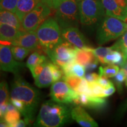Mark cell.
I'll list each match as a JSON object with an SVG mask.
<instances>
[{
	"label": "cell",
	"mask_w": 127,
	"mask_h": 127,
	"mask_svg": "<svg viewBox=\"0 0 127 127\" xmlns=\"http://www.w3.org/2000/svg\"><path fill=\"white\" fill-rule=\"evenodd\" d=\"M11 98L23 103L24 111L21 115L27 125L34 123L40 104L41 93L19 75H16L11 84Z\"/></svg>",
	"instance_id": "1"
},
{
	"label": "cell",
	"mask_w": 127,
	"mask_h": 127,
	"mask_svg": "<svg viewBox=\"0 0 127 127\" xmlns=\"http://www.w3.org/2000/svg\"><path fill=\"white\" fill-rule=\"evenodd\" d=\"M67 104L48 100L42 103L34 127H63L71 121V109Z\"/></svg>",
	"instance_id": "2"
},
{
	"label": "cell",
	"mask_w": 127,
	"mask_h": 127,
	"mask_svg": "<svg viewBox=\"0 0 127 127\" xmlns=\"http://www.w3.org/2000/svg\"><path fill=\"white\" fill-rule=\"evenodd\" d=\"M127 31L126 22L105 15L97 25L96 42L98 45H103L121 37Z\"/></svg>",
	"instance_id": "3"
},
{
	"label": "cell",
	"mask_w": 127,
	"mask_h": 127,
	"mask_svg": "<svg viewBox=\"0 0 127 127\" xmlns=\"http://www.w3.org/2000/svg\"><path fill=\"white\" fill-rule=\"evenodd\" d=\"M60 29L55 18H48L36 31L39 44L45 53L64 42Z\"/></svg>",
	"instance_id": "4"
},
{
	"label": "cell",
	"mask_w": 127,
	"mask_h": 127,
	"mask_svg": "<svg viewBox=\"0 0 127 127\" xmlns=\"http://www.w3.org/2000/svg\"><path fill=\"white\" fill-rule=\"evenodd\" d=\"M78 5L80 21L84 25H98L106 15L101 0H79Z\"/></svg>",
	"instance_id": "5"
},
{
	"label": "cell",
	"mask_w": 127,
	"mask_h": 127,
	"mask_svg": "<svg viewBox=\"0 0 127 127\" xmlns=\"http://www.w3.org/2000/svg\"><path fill=\"white\" fill-rule=\"evenodd\" d=\"M55 20L60 28L78 27L80 21L78 0H66L57 9Z\"/></svg>",
	"instance_id": "6"
},
{
	"label": "cell",
	"mask_w": 127,
	"mask_h": 127,
	"mask_svg": "<svg viewBox=\"0 0 127 127\" xmlns=\"http://www.w3.org/2000/svg\"><path fill=\"white\" fill-rule=\"evenodd\" d=\"M51 13V8L41 1L24 18L22 21L24 30L36 31L48 18Z\"/></svg>",
	"instance_id": "7"
},
{
	"label": "cell",
	"mask_w": 127,
	"mask_h": 127,
	"mask_svg": "<svg viewBox=\"0 0 127 127\" xmlns=\"http://www.w3.org/2000/svg\"><path fill=\"white\" fill-rule=\"evenodd\" d=\"M77 47L64 41L52 50H48L46 54L54 64L62 68L69 63L75 62V52Z\"/></svg>",
	"instance_id": "8"
},
{
	"label": "cell",
	"mask_w": 127,
	"mask_h": 127,
	"mask_svg": "<svg viewBox=\"0 0 127 127\" xmlns=\"http://www.w3.org/2000/svg\"><path fill=\"white\" fill-rule=\"evenodd\" d=\"M26 64L16 60L12 55L11 47L1 44L0 45V67L1 70L18 75Z\"/></svg>",
	"instance_id": "9"
},
{
	"label": "cell",
	"mask_w": 127,
	"mask_h": 127,
	"mask_svg": "<svg viewBox=\"0 0 127 127\" xmlns=\"http://www.w3.org/2000/svg\"><path fill=\"white\" fill-rule=\"evenodd\" d=\"M50 96L56 102L69 104L73 103L74 100L78 96V94L65 82L58 81L52 84Z\"/></svg>",
	"instance_id": "10"
},
{
	"label": "cell",
	"mask_w": 127,
	"mask_h": 127,
	"mask_svg": "<svg viewBox=\"0 0 127 127\" xmlns=\"http://www.w3.org/2000/svg\"><path fill=\"white\" fill-rule=\"evenodd\" d=\"M106 15L127 21V0H101Z\"/></svg>",
	"instance_id": "11"
},
{
	"label": "cell",
	"mask_w": 127,
	"mask_h": 127,
	"mask_svg": "<svg viewBox=\"0 0 127 127\" xmlns=\"http://www.w3.org/2000/svg\"><path fill=\"white\" fill-rule=\"evenodd\" d=\"M61 36L63 40L69 42L79 48L90 47L87 39L78 27H69L61 29Z\"/></svg>",
	"instance_id": "12"
},
{
	"label": "cell",
	"mask_w": 127,
	"mask_h": 127,
	"mask_svg": "<svg viewBox=\"0 0 127 127\" xmlns=\"http://www.w3.org/2000/svg\"><path fill=\"white\" fill-rule=\"evenodd\" d=\"M14 46H20L32 51L39 47V44L36 31L22 30L17 38L11 43Z\"/></svg>",
	"instance_id": "13"
},
{
	"label": "cell",
	"mask_w": 127,
	"mask_h": 127,
	"mask_svg": "<svg viewBox=\"0 0 127 127\" xmlns=\"http://www.w3.org/2000/svg\"><path fill=\"white\" fill-rule=\"evenodd\" d=\"M71 117L73 120L83 127H98L95 120L80 105H77L71 109Z\"/></svg>",
	"instance_id": "14"
},
{
	"label": "cell",
	"mask_w": 127,
	"mask_h": 127,
	"mask_svg": "<svg viewBox=\"0 0 127 127\" xmlns=\"http://www.w3.org/2000/svg\"><path fill=\"white\" fill-rule=\"evenodd\" d=\"M50 63V61H47L43 70L38 75L34 78L35 84L39 88H47L53 84V77Z\"/></svg>",
	"instance_id": "15"
},
{
	"label": "cell",
	"mask_w": 127,
	"mask_h": 127,
	"mask_svg": "<svg viewBox=\"0 0 127 127\" xmlns=\"http://www.w3.org/2000/svg\"><path fill=\"white\" fill-rule=\"evenodd\" d=\"M91 47L82 49L77 48L75 52V62L85 66L89 63L98 61L93 52Z\"/></svg>",
	"instance_id": "16"
},
{
	"label": "cell",
	"mask_w": 127,
	"mask_h": 127,
	"mask_svg": "<svg viewBox=\"0 0 127 127\" xmlns=\"http://www.w3.org/2000/svg\"><path fill=\"white\" fill-rule=\"evenodd\" d=\"M41 0H18L15 14L22 23L25 15L35 7Z\"/></svg>",
	"instance_id": "17"
},
{
	"label": "cell",
	"mask_w": 127,
	"mask_h": 127,
	"mask_svg": "<svg viewBox=\"0 0 127 127\" xmlns=\"http://www.w3.org/2000/svg\"><path fill=\"white\" fill-rule=\"evenodd\" d=\"M22 30L17 29L14 27L1 24L0 25V39L1 41H7L12 43L17 38Z\"/></svg>",
	"instance_id": "18"
},
{
	"label": "cell",
	"mask_w": 127,
	"mask_h": 127,
	"mask_svg": "<svg viewBox=\"0 0 127 127\" xmlns=\"http://www.w3.org/2000/svg\"><path fill=\"white\" fill-rule=\"evenodd\" d=\"M0 23L1 24H5L14 27L18 30H24L22 26V23L17 14L9 11L1 9Z\"/></svg>",
	"instance_id": "19"
},
{
	"label": "cell",
	"mask_w": 127,
	"mask_h": 127,
	"mask_svg": "<svg viewBox=\"0 0 127 127\" xmlns=\"http://www.w3.org/2000/svg\"><path fill=\"white\" fill-rule=\"evenodd\" d=\"M61 68L64 75H75L82 78L85 77V66L77 62L68 64Z\"/></svg>",
	"instance_id": "20"
},
{
	"label": "cell",
	"mask_w": 127,
	"mask_h": 127,
	"mask_svg": "<svg viewBox=\"0 0 127 127\" xmlns=\"http://www.w3.org/2000/svg\"><path fill=\"white\" fill-rule=\"evenodd\" d=\"M126 61L127 60L125 59L121 52L118 50H113L105 57L104 64L118 65L121 67Z\"/></svg>",
	"instance_id": "21"
},
{
	"label": "cell",
	"mask_w": 127,
	"mask_h": 127,
	"mask_svg": "<svg viewBox=\"0 0 127 127\" xmlns=\"http://www.w3.org/2000/svg\"><path fill=\"white\" fill-rule=\"evenodd\" d=\"M107 105V101L104 98L91 96L88 95V101L85 108L98 110L102 109Z\"/></svg>",
	"instance_id": "22"
},
{
	"label": "cell",
	"mask_w": 127,
	"mask_h": 127,
	"mask_svg": "<svg viewBox=\"0 0 127 127\" xmlns=\"http://www.w3.org/2000/svg\"><path fill=\"white\" fill-rule=\"evenodd\" d=\"M20 120V112L17 109L8 111L1 120L7 123L8 127H15L16 123Z\"/></svg>",
	"instance_id": "23"
},
{
	"label": "cell",
	"mask_w": 127,
	"mask_h": 127,
	"mask_svg": "<svg viewBox=\"0 0 127 127\" xmlns=\"http://www.w3.org/2000/svg\"><path fill=\"white\" fill-rule=\"evenodd\" d=\"M47 61H48L47 58L45 56L39 54L38 52H34L28 57L26 63V66L31 71L37 65L45 63Z\"/></svg>",
	"instance_id": "24"
},
{
	"label": "cell",
	"mask_w": 127,
	"mask_h": 127,
	"mask_svg": "<svg viewBox=\"0 0 127 127\" xmlns=\"http://www.w3.org/2000/svg\"><path fill=\"white\" fill-rule=\"evenodd\" d=\"M120 71V68L115 64H108L107 65L100 66L99 68V75L107 78L114 77Z\"/></svg>",
	"instance_id": "25"
},
{
	"label": "cell",
	"mask_w": 127,
	"mask_h": 127,
	"mask_svg": "<svg viewBox=\"0 0 127 127\" xmlns=\"http://www.w3.org/2000/svg\"><path fill=\"white\" fill-rule=\"evenodd\" d=\"M31 50L27 48L20 47V46H14L11 47V52L12 55L16 60L18 61H23L25 58L29 54Z\"/></svg>",
	"instance_id": "26"
},
{
	"label": "cell",
	"mask_w": 127,
	"mask_h": 127,
	"mask_svg": "<svg viewBox=\"0 0 127 127\" xmlns=\"http://www.w3.org/2000/svg\"><path fill=\"white\" fill-rule=\"evenodd\" d=\"M114 50L113 47H99L97 48L93 49V52L95 56L96 57V58L98 60L100 63L102 64H104V58L106 57V55L108 54L109 52H111L112 51Z\"/></svg>",
	"instance_id": "27"
},
{
	"label": "cell",
	"mask_w": 127,
	"mask_h": 127,
	"mask_svg": "<svg viewBox=\"0 0 127 127\" xmlns=\"http://www.w3.org/2000/svg\"><path fill=\"white\" fill-rule=\"evenodd\" d=\"M126 72H125V69L123 68H121L118 72L114 76V82H115L116 86L118 89V91L120 93L123 91V84L126 80Z\"/></svg>",
	"instance_id": "28"
},
{
	"label": "cell",
	"mask_w": 127,
	"mask_h": 127,
	"mask_svg": "<svg viewBox=\"0 0 127 127\" xmlns=\"http://www.w3.org/2000/svg\"><path fill=\"white\" fill-rule=\"evenodd\" d=\"M62 79L75 91L82 80V78L75 75H64Z\"/></svg>",
	"instance_id": "29"
},
{
	"label": "cell",
	"mask_w": 127,
	"mask_h": 127,
	"mask_svg": "<svg viewBox=\"0 0 127 127\" xmlns=\"http://www.w3.org/2000/svg\"><path fill=\"white\" fill-rule=\"evenodd\" d=\"M17 3L18 0H1L0 8L15 13Z\"/></svg>",
	"instance_id": "30"
},
{
	"label": "cell",
	"mask_w": 127,
	"mask_h": 127,
	"mask_svg": "<svg viewBox=\"0 0 127 127\" xmlns=\"http://www.w3.org/2000/svg\"><path fill=\"white\" fill-rule=\"evenodd\" d=\"M9 100L8 84L5 81H2L0 84V103L2 104L8 102Z\"/></svg>",
	"instance_id": "31"
},
{
	"label": "cell",
	"mask_w": 127,
	"mask_h": 127,
	"mask_svg": "<svg viewBox=\"0 0 127 127\" xmlns=\"http://www.w3.org/2000/svg\"><path fill=\"white\" fill-rule=\"evenodd\" d=\"M50 65L53 77V83L58 81L62 79L63 77L64 72L62 68L59 65L54 64L53 63H50Z\"/></svg>",
	"instance_id": "32"
},
{
	"label": "cell",
	"mask_w": 127,
	"mask_h": 127,
	"mask_svg": "<svg viewBox=\"0 0 127 127\" xmlns=\"http://www.w3.org/2000/svg\"><path fill=\"white\" fill-rule=\"evenodd\" d=\"M90 88H91L92 93H93L94 96L96 97L105 98L104 91L105 88L102 86L98 84L97 82H93V83H89Z\"/></svg>",
	"instance_id": "33"
},
{
	"label": "cell",
	"mask_w": 127,
	"mask_h": 127,
	"mask_svg": "<svg viewBox=\"0 0 127 127\" xmlns=\"http://www.w3.org/2000/svg\"><path fill=\"white\" fill-rule=\"evenodd\" d=\"M114 50L121 51L123 49L127 48V31L121 36V38L117 41V42L112 45Z\"/></svg>",
	"instance_id": "34"
},
{
	"label": "cell",
	"mask_w": 127,
	"mask_h": 127,
	"mask_svg": "<svg viewBox=\"0 0 127 127\" xmlns=\"http://www.w3.org/2000/svg\"><path fill=\"white\" fill-rule=\"evenodd\" d=\"M66 0H41L42 2L52 9H57L62 3Z\"/></svg>",
	"instance_id": "35"
},
{
	"label": "cell",
	"mask_w": 127,
	"mask_h": 127,
	"mask_svg": "<svg viewBox=\"0 0 127 127\" xmlns=\"http://www.w3.org/2000/svg\"><path fill=\"white\" fill-rule=\"evenodd\" d=\"M96 82L105 89H107L109 88L110 87L112 86V85H114L113 83L111 81H109L108 79V78L104 77V76L99 75V77L98 78Z\"/></svg>",
	"instance_id": "36"
},
{
	"label": "cell",
	"mask_w": 127,
	"mask_h": 127,
	"mask_svg": "<svg viewBox=\"0 0 127 127\" xmlns=\"http://www.w3.org/2000/svg\"><path fill=\"white\" fill-rule=\"evenodd\" d=\"M127 111V98L125 100L124 102L120 105V107L117 110V114H116V118L117 120H120L124 115Z\"/></svg>",
	"instance_id": "37"
},
{
	"label": "cell",
	"mask_w": 127,
	"mask_h": 127,
	"mask_svg": "<svg viewBox=\"0 0 127 127\" xmlns=\"http://www.w3.org/2000/svg\"><path fill=\"white\" fill-rule=\"evenodd\" d=\"M47 62V61L45 62V63L37 65L35 66V67L31 71L32 75V77L34 78H35L36 76L38 75L41 72V71L43 70L44 66H45Z\"/></svg>",
	"instance_id": "38"
},
{
	"label": "cell",
	"mask_w": 127,
	"mask_h": 127,
	"mask_svg": "<svg viewBox=\"0 0 127 127\" xmlns=\"http://www.w3.org/2000/svg\"><path fill=\"white\" fill-rule=\"evenodd\" d=\"M99 77V75H98L96 73H88L85 75V79H87L89 83L96 82Z\"/></svg>",
	"instance_id": "39"
},
{
	"label": "cell",
	"mask_w": 127,
	"mask_h": 127,
	"mask_svg": "<svg viewBox=\"0 0 127 127\" xmlns=\"http://www.w3.org/2000/svg\"><path fill=\"white\" fill-rule=\"evenodd\" d=\"M99 62V61H96L88 64L85 66V70L87 71H91L94 70V69H95V68H96V67H97V65Z\"/></svg>",
	"instance_id": "40"
},
{
	"label": "cell",
	"mask_w": 127,
	"mask_h": 127,
	"mask_svg": "<svg viewBox=\"0 0 127 127\" xmlns=\"http://www.w3.org/2000/svg\"><path fill=\"white\" fill-rule=\"evenodd\" d=\"M8 102L1 104V107H0V115H1L0 117H1V118L4 117V116L5 115V114L7 113V112L8 111L7 107Z\"/></svg>",
	"instance_id": "41"
},
{
	"label": "cell",
	"mask_w": 127,
	"mask_h": 127,
	"mask_svg": "<svg viewBox=\"0 0 127 127\" xmlns=\"http://www.w3.org/2000/svg\"><path fill=\"white\" fill-rule=\"evenodd\" d=\"M115 88L114 87V85L109 87V88L107 89H105L104 91V96L105 98L108 97V96H111V95H112L113 94L115 93Z\"/></svg>",
	"instance_id": "42"
},
{
	"label": "cell",
	"mask_w": 127,
	"mask_h": 127,
	"mask_svg": "<svg viewBox=\"0 0 127 127\" xmlns=\"http://www.w3.org/2000/svg\"><path fill=\"white\" fill-rule=\"evenodd\" d=\"M27 125V124L24 120H20L17 123H16L15 127H24L26 126Z\"/></svg>",
	"instance_id": "43"
},
{
	"label": "cell",
	"mask_w": 127,
	"mask_h": 127,
	"mask_svg": "<svg viewBox=\"0 0 127 127\" xmlns=\"http://www.w3.org/2000/svg\"><path fill=\"white\" fill-rule=\"evenodd\" d=\"M121 52L123 53L124 57L125 59L127 60V48H125L123 49V50H122Z\"/></svg>",
	"instance_id": "44"
},
{
	"label": "cell",
	"mask_w": 127,
	"mask_h": 127,
	"mask_svg": "<svg viewBox=\"0 0 127 127\" xmlns=\"http://www.w3.org/2000/svg\"><path fill=\"white\" fill-rule=\"evenodd\" d=\"M78 1H79V0H78Z\"/></svg>",
	"instance_id": "45"
}]
</instances>
